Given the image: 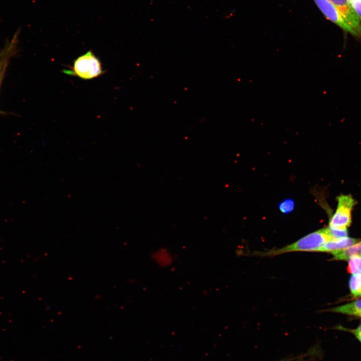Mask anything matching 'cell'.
Returning <instances> with one entry per match:
<instances>
[{
    "mask_svg": "<svg viewBox=\"0 0 361 361\" xmlns=\"http://www.w3.org/2000/svg\"><path fill=\"white\" fill-rule=\"evenodd\" d=\"M331 239L325 228H323L311 233L283 247L268 251L256 252L254 254L260 256H274L292 252H319L323 245Z\"/></svg>",
    "mask_w": 361,
    "mask_h": 361,
    "instance_id": "6da1fadb",
    "label": "cell"
},
{
    "mask_svg": "<svg viewBox=\"0 0 361 361\" xmlns=\"http://www.w3.org/2000/svg\"><path fill=\"white\" fill-rule=\"evenodd\" d=\"M63 73L83 80H91L103 74L104 71L100 60L90 50L77 58L72 66L64 69Z\"/></svg>",
    "mask_w": 361,
    "mask_h": 361,
    "instance_id": "7a4b0ae2",
    "label": "cell"
},
{
    "mask_svg": "<svg viewBox=\"0 0 361 361\" xmlns=\"http://www.w3.org/2000/svg\"><path fill=\"white\" fill-rule=\"evenodd\" d=\"M336 211L330 219L328 227L337 229H347L351 222V212L355 204L350 195L337 197Z\"/></svg>",
    "mask_w": 361,
    "mask_h": 361,
    "instance_id": "3957f363",
    "label": "cell"
},
{
    "mask_svg": "<svg viewBox=\"0 0 361 361\" xmlns=\"http://www.w3.org/2000/svg\"><path fill=\"white\" fill-rule=\"evenodd\" d=\"M324 17L339 27L345 34H349L358 40L355 31L348 24L339 11L327 0H313Z\"/></svg>",
    "mask_w": 361,
    "mask_h": 361,
    "instance_id": "277c9868",
    "label": "cell"
},
{
    "mask_svg": "<svg viewBox=\"0 0 361 361\" xmlns=\"http://www.w3.org/2000/svg\"><path fill=\"white\" fill-rule=\"evenodd\" d=\"M339 11L348 24L355 31L361 42V21L355 13L348 0H327Z\"/></svg>",
    "mask_w": 361,
    "mask_h": 361,
    "instance_id": "5b68a950",
    "label": "cell"
},
{
    "mask_svg": "<svg viewBox=\"0 0 361 361\" xmlns=\"http://www.w3.org/2000/svg\"><path fill=\"white\" fill-rule=\"evenodd\" d=\"M360 240L346 237L332 239L326 242L321 247L319 252L329 253L332 255L339 251L345 249L358 242Z\"/></svg>",
    "mask_w": 361,
    "mask_h": 361,
    "instance_id": "8992f818",
    "label": "cell"
},
{
    "mask_svg": "<svg viewBox=\"0 0 361 361\" xmlns=\"http://www.w3.org/2000/svg\"><path fill=\"white\" fill-rule=\"evenodd\" d=\"M325 311L341 313L361 318V298L340 306L329 308Z\"/></svg>",
    "mask_w": 361,
    "mask_h": 361,
    "instance_id": "52a82bcc",
    "label": "cell"
},
{
    "mask_svg": "<svg viewBox=\"0 0 361 361\" xmlns=\"http://www.w3.org/2000/svg\"><path fill=\"white\" fill-rule=\"evenodd\" d=\"M358 255H361V240L345 249L334 253L330 260L348 261L351 257Z\"/></svg>",
    "mask_w": 361,
    "mask_h": 361,
    "instance_id": "ba28073f",
    "label": "cell"
},
{
    "mask_svg": "<svg viewBox=\"0 0 361 361\" xmlns=\"http://www.w3.org/2000/svg\"><path fill=\"white\" fill-rule=\"evenodd\" d=\"M349 287L353 297L361 296V275L352 274L349 281Z\"/></svg>",
    "mask_w": 361,
    "mask_h": 361,
    "instance_id": "9c48e42d",
    "label": "cell"
},
{
    "mask_svg": "<svg viewBox=\"0 0 361 361\" xmlns=\"http://www.w3.org/2000/svg\"><path fill=\"white\" fill-rule=\"evenodd\" d=\"M348 261V272L353 275H361V255L353 256Z\"/></svg>",
    "mask_w": 361,
    "mask_h": 361,
    "instance_id": "30bf717a",
    "label": "cell"
},
{
    "mask_svg": "<svg viewBox=\"0 0 361 361\" xmlns=\"http://www.w3.org/2000/svg\"><path fill=\"white\" fill-rule=\"evenodd\" d=\"M327 233L332 239H340L346 237L348 236L347 229H337L331 228L329 227L325 228Z\"/></svg>",
    "mask_w": 361,
    "mask_h": 361,
    "instance_id": "8fae6325",
    "label": "cell"
},
{
    "mask_svg": "<svg viewBox=\"0 0 361 361\" xmlns=\"http://www.w3.org/2000/svg\"><path fill=\"white\" fill-rule=\"evenodd\" d=\"M294 203L293 200L288 199L284 201L279 205V209L282 213H288L294 209Z\"/></svg>",
    "mask_w": 361,
    "mask_h": 361,
    "instance_id": "7c38bea8",
    "label": "cell"
},
{
    "mask_svg": "<svg viewBox=\"0 0 361 361\" xmlns=\"http://www.w3.org/2000/svg\"><path fill=\"white\" fill-rule=\"evenodd\" d=\"M11 52H12V51H10L0 58V83L8 65L9 57L10 56L9 54Z\"/></svg>",
    "mask_w": 361,
    "mask_h": 361,
    "instance_id": "4fadbf2b",
    "label": "cell"
},
{
    "mask_svg": "<svg viewBox=\"0 0 361 361\" xmlns=\"http://www.w3.org/2000/svg\"><path fill=\"white\" fill-rule=\"evenodd\" d=\"M352 9L361 21V0H348Z\"/></svg>",
    "mask_w": 361,
    "mask_h": 361,
    "instance_id": "5bb4252c",
    "label": "cell"
},
{
    "mask_svg": "<svg viewBox=\"0 0 361 361\" xmlns=\"http://www.w3.org/2000/svg\"><path fill=\"white\" fill-rule=\"evenodd\" d=\"M351 332L361 343V324L354 329H348Z\"/></svg>",
    "mask_w": 361,
    "mask_h": 361,
    "instance_id": "9a60e30c",
    "label": "cell"
},
{
    "mask_svg": "<svg viewBox=\"0 0 361 361\" xmlns=\"http://www.w3.org/2000/svg\"><path fill=\"white\" fill-rule=\"evenodd\" d=\"M13 44L14 43L12 42L6 49L0 52V58L13 50Z\"/></svg>",
    "mask_w": 361,
    "mask_h": 361,
    "instance_id": "2e32d148",
    "label": "cell"
},
{
    "mask_svg": "<svg viewBox=\"0 0 361 361\" xmlns=\"http://www.w3.org/2000/svg\"><path fill=\"white\" fill-rule=\"evenodd\" d=\"M0 84H1V83H0Z\"/></svg>",
    "mask_w": 361,
    "mask_h": 361,
    "instance_id": "e0dca14e",
    "label": "cell"
}]
</instances>
